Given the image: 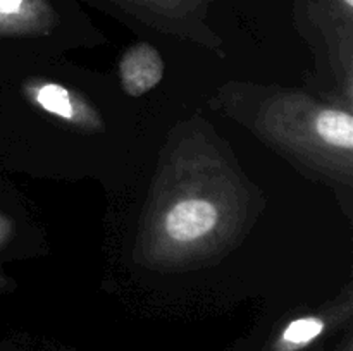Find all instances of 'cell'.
I'll list each match as a JSON object with an SVG mask.
<instances>
[{
    "label": "cell",
    "instance_id": "obj_1",
    "mask_svg": "<svg viewBox=\"0 0 353 351\" xmlns=\"http://www.w3.org/2000/svg\"><path fill=\"white\" fill-rule=\"evenodd\" d=\"M217 210L205 200H185L171 209L165 219L169 237L179 243L195 241L214 229Z\"/></svg>",
    "mask_w": 353,
    "mask_h": 351
},
{
    "label": "cell",
    "instance_id": "obj_2",
    "mask_svg": "<svg viewBox=\"0 0 353 351\" xmlns=\"http://www.w3.org/2000/svg\"><path fill=\"white\" fill-rule=\"evenodd\" d=\"M164 65L154 47L140 43L130 48L121 61V78L126 92L140 96L154 88L162 78Z\"/></svg>",
    "mask_w": 353,
    "mask_h": 351
},
{
    "label": "cell",
    "instance_id": "obj_3",
    "mask_svg": "<svg viewBox=\"0 0 353 351\" xmlns=\"http://www.w3.org/2000/svg\"><path fill=\"white\" fill-rule=\"evenodd\" d=\"M316 131L326 143L352 150L353 119L350 114L341 110H323L316 120Z\"/></svg>",
    "mask_w": 353,
    "mask_h": 351
},
{
    "label": "cell",
    "instance_id": "obj_4",
    "mask_svg": "<svg viewBox=\"0 0 353 351\" xmlns=\"http://www.w3.org/2000/svg\"><path fill=\"white\" fill-rule=\"evenodd\" d=\"M48 14L43 0H0V30L30 26Z\"/></svg>",
    "mask_w": 353,
    "mask_h": 351
},
{
    "label": "cell",
    "instance_id": "obj_5",
    "mask_svg": "<svg viewBox=\"0 0 353 351\" xmlns=\"http://www.w3.org/2000/svg\"><path fill=\"white\" fill-rule=\"evenodd\" d=\"M326 329V323L319 317H302L286 326L279 337V351H292L307 346L316 341Z\"/></svg>",
    "mask_w": 353,
    "mask_h": 351
},
{
    "label": "cell",
    "instance_id": "obj_6",
    "mask_svg": "<svg viewBox=\"0 0 353 351\" xmlns=\"http://www.w3.org/2000/svg\"><path fill=\"white\" fill-rule=\"evenodd\" d=\"M34 98L40 103L41 109L47 112L54 114V116L64 117V119H71L74 110H72L71 96H69L68 89H64L59 85H48L40 86L34 93Z\"/></svg>",
    "mask_w": 353,
    "mask_h": 351
},
{
    "label": "cell",
    "instance_id": "obj_7",
    "mask_svg": "<svg viewBox=\"0 0 353 351\" xmlns=\"http://www.w3.org/2000/svg\"><path fill=\"white\" fill-rule=\"evenodd\" d=\"M141 2L161 3V6H179V3H186L188 0H141Z\"/></svg>",
    "mask_w": 353,
    "mask_h": 351
},
{
    "label": "cell",
    "instance_id": "obj_8",
    "mask_svg": "<svg viewBox=\"0 0 353 351\" xmlns=\"http://www.w3.org/2000/svg\"><path fill=\"white\" fill-rule=\"evenodd\" d=\"M341 3H343V6L347 7L348 10H350L352 7H353V0H341Z\"/></svg>",
    "mask_w": 353,
    "mask_h": 351
}]
</instances>
